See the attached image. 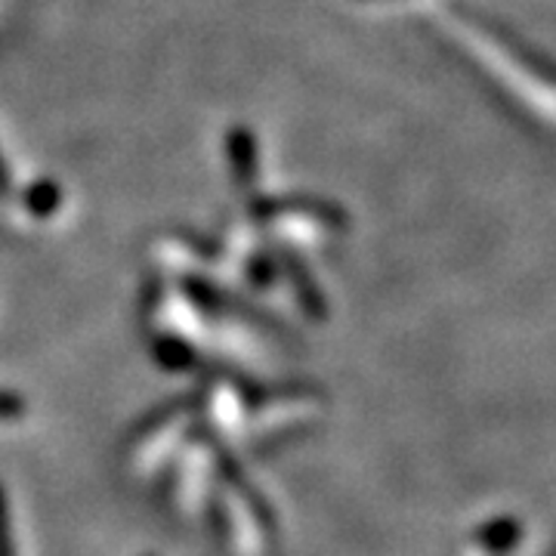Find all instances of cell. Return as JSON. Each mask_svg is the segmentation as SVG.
I'll return each mask as SVG.
<instances>
[{"label":"cell","mask_w":556,"mask_h":556,"mask_svg":"<svg viewBox=\"0 0 556 556\" xmlns=\"http://www.w3.org/2000/svg\"><path fill=\"white\" fill-rule=\"evenodd\" d=\"M291 214V217H313L318 223H328V226H343L346 223V214L328 204V201L316 199H257L251 204V217L257 219H276Z\"/></svg>","instance_id":"cell-1"},{"label":"cell","mask_w":556,"mask_h":556,"mask_svg":"<svg viewBox=\"0 0 556 556\" xmlns=\"http://www.w3.org/2000/svg\"><path fill=\"white\" fill-rule=\"evenodd\" d=\"M226 155L236 189H251L257 182V139L251 127H232L226 134Z\"/></svg>","instance_id":"cell-2"},{"label":"cell","mask_w":556,"mask_h":556,"mask_svg":"<svg viewBox=\"0 0 556 556\" xmlns=\"http://www.w3.org/2000/svg\"><path fill=\"white\" fill-rule=\"evenodd\" d=\"M281 266H285V273H288L291 285H294V294H298L300 303L306 306V313H309V316H325V298L318 294L316 281L306 273V266L300 263L298 254L281 251Z\"/></svg>","instance_id":"cell-3"},{"label":"cell","mask_w":556,"mask_h":556,"mask_svg":"<svg viewBox=\"0 0 556 556\" xmlns=\"http://www.w3.org/2000/svg\"><path fill=\"white\" fill-rule=\"evenodd\" d=\"M60 201L62 189L56 179H38V182H31L28 192H25V207H28V214H35V217H53L56 207H60Z\"/></svg>","instance_id":"cell-4"},{"label":"cell","mask_w":556,"mask_h":556,"mask_svg":"<svg viewBox=\"0 0 556 556\" xmlns=\"http://www.w3.org/2000/svg\"><path fill=\"white\" fill-rule=\"evenodd\" d=\"M482 541L492 547V551H507L514 541L519 538V529L517 522H510V519H504V522H495V526H489L485 532H482Z\"/></svg>","instance_id":"cell-5"},{"label":"cell","mask_w":556,"mask_h":556,"mask_svg":"<svg viewBox=\"0 0 556 556\" xmlns=\"http://www.w3.org/2000/svg\"><path fill=\"white\" fill-rule=\"evenodd\" d=\"M0 556H13V541H10V519H7L3 492H0Z\"/></svg>","instance_id":"cell-6"},{"label":"cell","mask_w":556,"mask_h":556,"mask_svg":"<svg viewBox=\"0 0 556 556\" xmlns=\"http://www.w3.org/2000/svg\"><path fill=\"white\" fill-rule=\"evenodd\" d=\"M251 276L257 278L260 285H269V281L276 278V269H273V260L254 257V263H251Z\"/></svg>","instance_id":"cell-7"},{"label":"cell","mask_w":556,"mask_h":556,"mask_svg":"<svg viewBox=\"0 0 556 556\" xmlns=\"http://www.w3.org/2000/svg\"><path fill=\"white\" fill-rule=\"evenodd\" d=\"M22 415V399L13 393H0V417Z\"/></svg>","instance_id":"cell-8"},{"label":"cell","mask_w":556,"mask_h":556,"mask_svg":"<svg viewBox=\"0 0 556 556\" xmlns=\"http://www.w3.org/2000/svg\"><path fill=\"white\" fill-rule=\"evenodd\" d=\"M10 186H13V182H10V170H7V164L0 159V199L10 195Z\"/></svg>","instance_id":"cell-9"}]
</instances>
